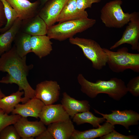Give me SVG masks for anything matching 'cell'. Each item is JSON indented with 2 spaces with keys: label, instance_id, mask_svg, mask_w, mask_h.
<instances>
[{
  "label": "cell",
  "instance_id": "1",
  "mask_svg": "<svg viewBox=\"0 0 139 139\" xmlns=\"http://www.w3.org/2000/svg\"><path fill=\"white\" fill-rule=\"evenodd\" d=\"M33 67L32 64L27 65L26 56L22 57L18 54L14 45L10 50L0 56V72L7 73L0 80V83L17 85L19 90H23L24 92L21 102L23 104L35 97V90L27 79L30 70Z\"/></svg>",
  "mask_w": 139,
  "mask_h": 139
},
{
  "label": "cell",
  "instance_id": "2",
  "mask_svg": "<svg viewBox=\"0 0 139 139\" xmlns=\"http://www.w3.org/2000/svg\"><path fill=\"white\" fill-rule=\"evenodd\" d=\"M77 79L81 91L91 98H95L99 94L105 93L114 100L119 101L128 92L124 82L117 77L108 81L98 80L93 82L88 81L82 74H79Z\"/></svg>",
  "mask_w": 139,
  "mask_h": 139
},
{
  "label": "cell",
  "instance_id": "3",
  "mask_svg": "<svg viewBox=\"0 0 139 139\" xmlns=\"http://www.w3.org/2000/svg\"><path fill=\"white\" fill-rule=\"evenodd\" d=\"M96 22L95 20L88 18L63 22L48 27L47 36L50 39L64 41L91 28Z\"/></svg>",
  "mask_w": 139,
  "mask_h": 139
},
{
  "label": "cell",
  "instance_id": "4",
  "mask_svg": "<svg viewBox=\"0 0 139 139\" xmlns=\"http://www.w3.org/2000/svg\"><path fill=\"white\" fill-rule=\"evenodd\" d=\"M103 49L107 56V64L113 72H123L127 69L139 72V54L129 53L128 48L123 47L116 52L108 49Z\"/></svg>",
  "mask_w": 139,
  "mask_h": 139
},
{
  "label": "cell",
  "instance_id": "5",
  "mask_svg": "<svg viewBox=\"0 0 139 139\" xmlns=\"http://www.w3.org/2000/svg\"><path fill=\"white\" fill-rule=\"evenodd\" d=\"M121 0H114L106 3L100 11V18L106 27L120 28L128 23L134 12L124 13L121 5Z\"/></svg>",
  "mask_w": 139,
  "mask_h": 139
},
{
  "label": "cell",
  "instance_id": "6",
  "mask_svg": "<svg viewBox=\"0 0 139 139\" xmlns=\"http://www.w3.org/2000/svg\"><path fill=\"white\" fill-rule=\"evenodd\" d=\"M69 41L82 49L84 56L91 62L94 68L100 70L106 66L107 55L103 48L95 41L89 39L73 37L69 39Z\"/></svg>",
  "mask_w": 139,
  "mask_h": 139
},
{
  "label": "cell",
  "instance_id": "7",
  "mask_svg": "<svg viewBox=\"0 0 139 139\" xmlns=\"http://www.w3.org/2000/svg\"><path fill=\"white\" fill-rule=\"evenodd\" d=\"M121 38L111 46L110 49H114L124 44L131 46L133 50L139 52V13L134 12L133 16L128 23Z\"/></svg>",
  "mask_w": 139,
  "mask_h": 139
},
{
  "label": "cell",
  "instance_id": "8",
  "mask_svg": "<svg viewBox=\"0 0 139 139\" xmlns=\"http://www.w3.org/2000/svg\"><path fill=\"white\" fill-rule=\"evenodd\" d=\"M94 110L95 113L102 116L106 120V121L114 126L116 125H121L128 129L129 126L136 125L139 123V114L132 110H112V113L109 114H104L95 109Z\"/></svg>",
  "mask_w": 139,
  "mask_h": 139
},
{
  "label": "cell",
  "instance_id": "9",
  "mask_svg": "<svg viewBox=\"0 0 139 139\" xmlns=\"http://www.w3.org/2000/svg\"><path fill=\"white\" fill-rule=\"evenodd\" d=\"M60 90V86L57 81L46 80L36 85L35 97L41 100L45 105L52 104L58 100Z\"/></svg>",
  "mask_w": 139,
  "mask_h": 139
},
{
  "label": "cell",
  "instance_id": "10",
  "mask_svg": "<svg viewBox=\"0 0 139 139\" xmlns=\"http://www.w3.org/2000/svg\"><path fill=\"white\" fill-rule=\"evenodd\" d=\"M13 125L23 139H33L47 129L40 120L30 121L27 117H22Z\"/></svg>",
  "mask_w": 139,
  "mask_h": 139
},
{
  "label": "cell",
  "instance_id": "11",
  "mask_svg": "<svg viewBox=\"0 0 139 139\" xmlns=\"http://www.w3.org/2000/svg\"><path fill=\"white\" fill-rule=\"evenodd\" d=\"M40 120L45 125L70 119L61 104L45 105L40 114Z\"/></svg>",
  "mask_w": 139,
  "mask_h": 139
},
{
  "label": "cell",
  "instance_id": "12",
  "mask_svg": "<svg viewBox=\"0 0 139 139\" xmlns=\"http://www.w3.org/2000/svg\"><path fill=\"white\" fill-rule=\"evenodd\" d=\"M67 0H49L39 11L38 14L48 27L57 22V19Z\"/></svg>",
  "mask_w": 139,
  "mask_h": 139
},
{
  "label": "cell",
  "instance_id": "13",
  "mask_svg": "<svg viewBox=\"0 0 139 139\" xmlns=\"http://www.w3.org/2000/svg\"><path fill=\"white\" fill-rule=\"evenodd\" d=\"M16 12L18 18L22 20L38 14L40 4L38 0L31 2L28 0H6Z\"/></svg>",
  "mask_w": 139,
  "mask_h": 139
},
{
  "label": "cell",
  "instance_id": "14",
  "mask_svg": "<svg viewBox=\"0 0 139 139\" xmlns=\"http://www.w3.org/2000/svg\"><path fill=\"white\" fill-rule=\"evenodd\" d=\"M48 28L45 22L38 14L22 20L20 31L31 36L45 35L47 34Z\"/></svg>",
  "mask_w": 139,
  "mask_h": 139
},
{
  "label": "cell",
  "instance_id": "15",
  "mask_svg": "<svg viewBox=\"0 0 139 139\" xmlns=\"http://www.w3.org/2000/svg\"><path fill=\"white\" fill-rule=\"evenodd\" d=\"M45 105L41 100L35 97L24 103L18 104L12 112L13 114H18L23 117L38 118Z\"/></svg>",
  "mask_w": 139,
  "mask_h": 139
},
{
  "label": "cell",
  "instance_id": "16",
  "mask_svg": "<svg viewBox=\"0 0 139 139\" xmlns=\"http://www.w3.org/2000/svg\"><path fill=\"white\" fill-rule=\"evenodd\" d=\"M61 102L67 113L72 118L78 113L89 111L90 108L88 101L76 100L66 92L63 93Z\"/></svg>",
  "mask_w": 139,
  "mask_h": 139
},
{
  "label": "cell",
  "instance_id": "17",
  "mask_svg": "<svg viewBox=\"0 0 139 139\" xmlns=\"http://www.w3.org/2000/svg\"><path fill=\"white\" fill-rule=\"evenodd\" d=\"M86 11H79L77 8L76 0H67L65 3L57 22H63L88 18Z\"/></svg>",
  "mask_w": 139,
  "mask_h": 139
},
{
  "label": "cell",
  "instance_id": "18",
  "mask_svg": "<svg viewBox=\"0 0 139 139\" xmlns=\"http://www.w3.org/2000/svg\"><path fill=\"white\" fill-rule=\"evenodd\" d=\"M47 129L55 139H70L75 129L70 119L51 123Z\"/></svg>",
  "mask_w": 139,
  "mask_h": 139
},
{
  "label": "cell",
  "instance_id": "19",
  "mask_svg": "<svg viewBox=\"0 0 139 139\" xmlns=\"http://www.w3.org/2000/svg\"><path fill=\"white\" fill-rule=\"evenodd\" d=\"M50 39L46 35L31 36L32 52L40 59L49 55L53 50V43Z\"/></svg>",
  "mask_w": 139,
  "mask_h": 139
},
{
  "label": "cell",
  "instance_id": "20",
  "mask_svg": "<svg viewBox=\"0 0 139 139\" xmlns=\"http://www.w3.org/2000/svg\"><path fill=\"white\" fill-rule=\"evenodd\" d=\"M114 128V125L106 121L103 125L96 128L82 131L75 129L70 139H93L108 134Z\"/></svg>",
  "mask_w": 139,
  "mask_h": 139
},
{
  "label": "cell",
  "instance_id": "21",
  "mask_svg": "<svg viewBox=\"0 0 139 139\" xmlns=\"http://www.w3.org/2000/svg\"><path fill=\"white\" fill-rule=\"evenodd\" d=\"M22 20L18 18L11 28L0 34V56L12 48V45L19 31Z\"/></svg>",
  "mask_w": 139,
  "mask_h": 139
},
{
  "label": "cell",
  "instance_id": "22",
  "mask_svg": "<svg viewBox=\"0 0 139 139\" xmlns=\"http://www.w3.org/2000/svg\"><path fill=\"white\" fill-rule=\"evenodd\" d=\"M31 36L19 31L16 35L13 42L16 51L22 57L32 52L30 38Z\"/></svg>",
  "mask_w": 139,
  "mask_h": 139
},
{
  "label": "cell",
  "instance_id": "23",
  "mask_svg": "<svg viewBox=\"0 0 139 139\" xmlns=\"http://www.w3.org/2000/svg\"><path fill=\"white\" fill-rule=\"evenodd\" d=\"M24 94L23 91L19 90L8 96H6L0 99V108L6 113L12 112L16 105L22 102V96Z\"/></svg>",
  "mask_w": 139,
  "mask_h": 139
},
{
  "label": "cell",
  "instance_id": "24",
  "mask_svg": "<svg viewBox=\"0 0 139 139\" xmlns=\"http://www.w3.org/2000/svg\"><path fill=\"white\" fill-rule=\"evenodd\" d=\"M72 118L73 121L77 125L88 123L96 128L100 126V124L106 120L103 117L95 116L89 111L78 113Z\"/></svg>",
  "mask_w": 139,
  "mask_h": 139
},
{
  "label": "cell",
  "instance_id": "25",
  "mask_svg": "<svg viewBox=\"0 0 139 139\" xmlns=\"http://www.w3.org/2000/svg\"><path fill=\"white\" fill-rule=\"evenodd\" d=\"M4 7L5 14L7 19L6 25L0 29V32L3 33L10 28L16 19L18 15L14 9L6 0H0Z\"/></svg>",
  "mask_w": 139,
  "mask_h": 139
},
{
  "label": "cell",
  "instance_id": "26",
  "mask_svg": "<svg viewBox=\"0 0 139 139\" xmlns=\"http://www.w3.org/2000/svg\"><path fill=\"white\" fill-rule=\"evenodd\" d=\"M21 117L18 114L8 115L0 108V132L6 126L14 124Z\"/></svg>",
  "mask_w": 139,
  "mask_h": 139
},
{
  "label": "cell",
  "instance_id": "27",
  "mask_svg": "<svg viewBox=\"0 0 139 139\" xmlns=\"http://www.w3.org/2000/svg\"><path fill=\"white\" fill-rule=\"evenodd\" d=\"M20 137L14 125H8L0 132V139H19Z\"/></svg>",
  "mask_w": 139,
  "mask_h": 139
},
{
  "label": "cell",
  "instance_id": "28",
  "mask_svg": "<svg viewBox=\"0 0 139 139\" xmlns=\"http://www.w3.org/2000/svg\"><path fill=\"white\" fill-rule=\"evenodd\" d=\"M128 92L136 97L139 96V76L131 79L126 86Z\"/></svg>",
  "mask_w": 139,
  "mask_h": 139
},
{
  "label": "cell",
  "instance_id": "29",
  "mask_svg": "<svg viewBox=\"0 0 139 139\" xmlns=\"http://www.w3.org/2000/svg\"><path fill=\"white\" fill-rule=\"evenodd\" d=\"M137 136L125 135L117 132L114 129L111 132L100 137V139H136Z\"/></svg>",
  "mask_w": 139,
  "mask_h": 139
},
{
  "label": "cell",
  "instance_id": "30",
  "mask_svg": "<svg viewBox=\"0 0 139 139\" xmlns=\"http://www.w3.org/2000/svg\"><path fill=\"white\" fill-rule=\"evenodd\" d=\"M102 0H76L77 8L81 11H85L88 8H91L92 4L98 3Z\"/></svg>",
  "mask_w": 139,
  "mask_h": 139
},
{
  "label": "cell",
  "instance_id": "31",
  "mask_svg": "<svg viewBox=\"0 0 139 139\" xmlns=\"http://www.w3.org/2000/svg\"><path fill=\"white\" fill-rule=\"evenodd\" d=\"M7 21L3 6L0 1V29L6 25Z\"/></svg>",
  "mask_w": 139,
  "mask_h": 139
},
{
  "label": "cell",
  "instance_id": "32",
  "mask_svg": "<svg viewBox=\"0 0 139 139\" xmlns=\"http://www.w3.org/2000/svg\"><path fill=\"white\" fill-rule=\"evenodd\" d=\"M36 139H54L50 133L46 129L36 137Z\"/></svg>",
  "mask_w": 139,
  "mask_h": 139
},
{
  "label": "cell",
  "instance_id": "33",
  "mask_svg": "<svg viewBox=\"0 0 139 139\" xmlns=\"http://www.w3.org/2000/svg\"><path fill=\"white\" fill-rule=\"evenodd\" d=\"M40 2L41 5H43L49 0H39Z\"/></svg>",
  "mask_w": 139,
  "mask_h": 139
},
{
  "label": "cell",
  "instance_id": "34",
  "mask_svg": "<svg viewBox=\"0 0 139 139\" xmlns=\"http://www.w3.org/2000/svg\"><path fill=\"white\" fill-rule=\"evenodd\" d=\"M5 96V95L3 93L0 88V99Z\"/></svg>",
  "mask_w": 139,
  "mask_h": 139
}]
</instances>
